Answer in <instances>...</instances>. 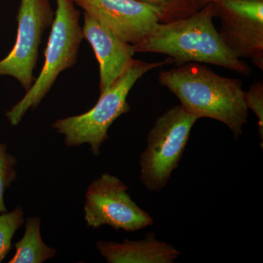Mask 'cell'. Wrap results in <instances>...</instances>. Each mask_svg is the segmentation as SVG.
I'll use <instances>...</instances> for the list:
<instances>
[{
    "mask_svg": "<svg viewBox=\"0 0 263 263\" xmlns=\"http://www.w3.org/2000/svg\"><path fill=\"white\" fill-rule=\"evenodd\" d=\"M216 5L210 3L185 18L160 22L133 48L136 53L166 55L177 66L210 64L248 76L250 67L226 46L216 29Z\"/></svg>",
    "mask_w": 263,
    "mask_h": 263,
    "instance_id": "cell-1",
    "label": "cell"
},
{
    "mask_svg": "<svg viewBox=\"0 0 263 263\" xmlns=\"http://www.w3.org/2000/svg\"><path fill=\"white\" fill-rule=\"evenodd\" d=\"M159 81L179 99L187 113L226 124L238 139L243 134L249 110L238 79L224 77L200 63L183 64L162 71Z\"/></svg>",
    "mask_w": 263,
    "mask_h": 263,
    "instance_id": "cell-2",
    "label": "cell"
},
{
    "mask_svg": "<svg viewBox=\"0 0 263 263\" xmlns=\"http://www.w3.org/2000/svg\"><path fill=\"white\" fill-rule=\"evenodd\" d=\"M172 59L146 62L134 60L129 68L106 91L100 94L97 103L86 113L58 119L52 124L57 133L65 136L68 147L87 143L93 155L100 154V147L109 138V128L118 118L130 110L128 95L137 81L145 74L164 65L173 64Z\"/></svg>",
    "mask_w": 263,
    "mask_h": 263,
    "instance_id": "cell-3",
    "label": "cell"
},
{
    "mask_svg": "<svg viewBox=\"0 0 263 263\" xmlns=\"http://www.w3.org/2000/svg\"><path fill=\"white\" fill-rule=\"evenodd\" d=\"M56 3L42 70L23 98L5 114L12 126L18 125L29 110L37 108L59 76L77 62L84 40L80 12L72 0H56Z\"/></svg>",
    "mask_w": 263,
    "mask_h": 263,
    "instance_id": "cell-4",
    "label": "cell"
},
{
    "mask_svg": "<svg viewBox=\"0 0 263 263\" xmlns=\"http://www.w3.org/2000/svg\"><path fill=\"white\" fill-rule=\"evenodd\" d=\"M197 118L181 105L172 107L156 119L140 158L141 179L151 191H160L179 165Z\"/></svg>",
    "mask_w": 263,
    "mask_h": 263,
    "instance_id": "cell-5",
    "label": "cell"
},
{
    "mask_svg": "<svg viewBox=\"0 0 263 263\" xmlns=\"http://www.w3.org/2000/svg\"><path fill=\"white\" fill-rule=\"evenodd\" d=\"M127 190L125 183L108 173L93 181L84 204L87 226L97 229L108 226L117 231L134 233L152 226L153 218L132 200Z\"/></svg>",
    "mask_w": 263,
    "mask_h": 263,
    "instance_id": "cell-6",
    "label": "cell"
},
{
    "mask_svg": "<svg viewBox=\"0 0 263 263\" xmlns=\"http://www.w3.org/2000/svg\"><path fill=\"white\" fill-rule=\"evenodd\" d=\"M55 12L50 0H21L17 14L16 40L10 53L0 60V76L14 78L25 91L34 84V70L45 32L51 27Z\"/></svg>",
    "mask_w": 263,
    "mask_h": 263,
    "instance_id": "cell-7",
    "label": "cell"
},
{
    "mask_svg": "<svg viewBox=\"0 0 263 263\" xmlns=\"http://www.w3.org/2000/svg\"><path fill=\"white\" fill-rule=\"evenodd\" d=\"M221 39L238 58L263 70V0H221L215 3Z\"/></svg>",
    "mask_w": 263,
    "mask_h": 263,
    "instance_id": "cell-8",
    "label": "cell"
},
{
    "mask_svg": "<svg viewBox=\"0 0 263 263\" xmlns=\"http://www.w3.org/2000/svg\"><path fill=\"white\" fill-rule=\"evenodd\" d=\"M76 6L135 46L161 22L159 12L138 0H72Z\"/></svg>",
    "mask_w": 263,
    "mask_h": 263,
    "instance_id": "cell-9",
    "label": "cell"
},
{
    "mask_svg": "<svg viewBox=\"0 0 263 263\" xmlns=\"http://www.w3.org/2000/svg\"><path fill=\"white\" fill-rule=\"evenodd\" d=\"M83 35L91 45L100 65V94L123 75L133 63L136 51L92 16L84 13Z\"/></svg>",
    "mask_w": 263,
    "mask_h": 263,
    "instance_id": "cell-10",
    "label": "cell"
},
{
    "mask_svg": "<svg viewBox=\"0 0 263 263\" xmlns=\"http://www.w3.org/2000/svg\"><path fill=\"white\" fill-rule=\"evenodd\" d=\"M96 247L108 263H172L181 254L172 245L157 240L153 233L141 240L98 241Z\"/></svg>",
    "mask_w": 263,
    "mask_h": 263,
    "instance_id": "cell-11",
    "label": "cell"
},
{
    "mask_svg": "<svg viewBox=\"0 0 263 263\" xmlns=\"http://www.w3.org/2000/svg\"><path fill=\"white\" fill-rule=\"evenodd\" d=\"M15 254L9 263H42L53 258L56 249L43 242L39 217L28 218L26 221L23 238L15 243Z\"/></svg>",
    "mask_w": 263,
    "mask_h": 263,
    "instance_id": "cell-12",
    "label": "cell"
},
{
    "mask_svg": "<svg viewBox=\"0 0 263 263\" xmlns=\"http://www.w3.org/2000/svg\"><path fill=\"white\" fill-rule=\"evenodd\" d=\"M159 12L161 22L179 20L202 8L199 0H138Z\"/></svg>",
    "mask_w": 263,
    "mask_h": 263,
    "instance_id": "cell-13",
    "label": "cell"
},
{
    "mask_svg": "<svg viewBox=\"0 0 263 263\" xmlns=\"http://www.w3.org/2000/svg\"><path fill=\"white\" fill-rule=\"evenodd\" d=\"M24 216L21 207L10 213L0 214V262L9 253L15 232L24 224Z\"/></svg>",
    "mask_w": 263,
    "mask_h": 263,
    "instance_id": "cell-14",
    "label": "cell"
},
{
    "mask_svg": "<svg viewBox=\"0 0 263 263\" xmlns=\"http://www.w3.org/2000/svg\"><path fill=\"white\" fill-rule=\"evenodd\" d=\"M16 159L7 152L6 145L0 143V214L7 212L4 194L6 189L16 179Z\"/></svg>",
    "mask_w": 263,
    "mask_h": 263,
    "instance_id": "cell-15",
    "label": "cell"
},
{
    "mask_svg": "<svg viewBox=\"0 0 263 263\" xmlns=\"http://www.w3.org/2000/svg\"><path fill=\"white\" fill-rule=\"evenodd\" d=\"M245 101L248 110H252L258 119V131L263 143V84L262 81L252 84L248 91H245Z\"/></svg>",
    "mask_w": 263,
    "mask_h": 263,
    "instance_id": "cell-16",
    "label": "cell"
},
{
    "mask_svg": "<svg viewBox=\"0 0 263 263\" xmlns=\"http://www.w3.org/2000/svg\"><path fill=\"white\" fill-rule=\"evenodd\" d=\"M199 1H200V5L202 8L205 5L210 4V3H216L218 2L221 1V0H199Z\"/></svg>",
    "mask_w": 263,
    "mask_h": 263,
    "instance_id": "cell-17",
    "label": "cell"
}]
</instances>
